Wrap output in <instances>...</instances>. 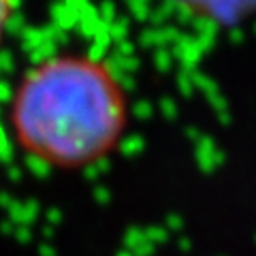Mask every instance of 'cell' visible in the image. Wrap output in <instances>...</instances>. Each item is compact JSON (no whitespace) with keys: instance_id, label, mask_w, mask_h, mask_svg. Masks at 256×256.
<instances>
[{"instance_id":"7a4b0ae2","label":"cell","mask_w":256,"mask_h":256,"mask_svg":"<svg viewBox=\"0 0 256 256\" xmlns=\"http://www.w3.org/2000/svg\"><path fill=\"white\" fill-rule=\"evenodd\" d=\"M13 4H15V0H0V43H2L6 26H9V22H11Z\"/></svg>"},{"instance_id":"6da1fadb","label":"cell","mask_w":256,"mask_h":256,"mask_svg":"<svg viewBox=\"0 0 256 256\" xmlns=\"http://www.w3.org/2000/svg\"><path fill=\"white\" fill-rule=\"evenodd\" d=\"M130 122L122 82L102 60L56 54L15 86L9 126L22 152L60 171H82L107 158Z\"/></svg>"}]
</instances>
